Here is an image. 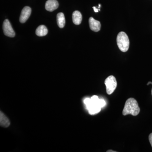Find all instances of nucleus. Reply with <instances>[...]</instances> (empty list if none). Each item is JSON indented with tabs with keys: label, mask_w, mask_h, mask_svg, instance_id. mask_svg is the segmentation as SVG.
<instances>
[{
	"label": "nucleus",
	"mask_w": 152,
	"mask_h": 152,
	"mask_svg": "<svg viewBox=\"0 0 152 152\" xmlns=\"http://www.w3.org/2000/svg\"><path fill=\"white\" fill-rule=\"evenodd\" d=\"M0 125L3 127L7 128L10 125V122L7 117L2 112L0 113Z\"/></svg>",
	"instance_id": "1a4fd4ad"
},
{
	"label": "nucleus",
	"mask_w": 152,
	"mask_h": 152,
	"mask_svg": "<svg viewBox=\"0 0 152 152\" xmlns=\"http://www.w3.org/2000/svg\"></svg>",
	"instance_id": "f3484780"
},
{
	"label": "nucleus",
	"mask_w": 152,
	"mask_h": 152,
	"mask_svg": "<svg viewBox=\"0 0 152 152\" xmlns=\"http://www.w3.org/2000/svg\"><path fill=\"white\" fill-rule=\"evenodd\" d=\"M59 4L57 0H48L45 4V9L50 12L56 10L58 7Z\"/></svg>",
	"instance_id": "0eeeda50"
},
{
	"label": "nucleus",
	"mask_w": 152,
	"mask_h": 152,
	"mask_svg": "<svg viewBox=\"0 0 152 152\" xmlns=\"http://www.w3.org/2000/svg\"><path fill=\"white\" fill-rule=\"evenodd\" d=\"M107 152H115L116 151H112V150H108V151H107Z\"/></svg>",
	"instance_id": "2eb2a0df"
},
{
	"label": "nucleus",
	"mask_w": 152,
	"mask_h": 152,
	"mask_svg": "<svg viewBox=\"0 0 152 152\" xmlns=\"http://www.w3.org/2000/svg\"><path fill=\"white\" fill-rule=\"evenodd\" d=\"M150 84H152V82H148V83L147 84V85H149Z\"/></svg>",
	"instance_id": "dca6fc26"
},
{
	"label": "nucleus",
	"mask_w": 152,
	"mask_h": 152,
	"mask_svg": "<svg viewBox=\"0 0 152 152\" xmlns=\"http://www.w3.org/2000/svg\"><path fill=\"white\" fill-rule=\"evenodd\" d=\"M117 43L120 50L123 52L127 51L129 48L130 42L128 36L124 32L119 33L117 37Z\"/></svg>",
	"instance_id": "f03ea898"
},
{
	"label": "nucleus",
	"mask_w": 152,
	"mask_h": 152,
	"mask_svg": "<svg viewBox=\"0 0 152 152\" xmlns=\"http://www.w3.org/2000/svg\"><path fill=\"white\" fill-rule=\"evenodd\" d=\"M93 9H94V12H98L100 10V9H98L96 8V7H93Z\"/></svg>",
	"instance_id": "4468645a"
},
{
	"label": "nucleus",
	"mask_w": 152,
	"mask_h": 152,
	"mask_svg": "<svg viewBox=\"0 0 152 152\" xmlns=\"http://www.w3.org/2000/svg\"><path fill=\"white\" fill-rule=\"evenodd\" d=\"M99 104L101 108L103 107L106 105L105 101L103 99H100Z\"/></svg>",
	"instance_id": "f8f14e48"
},
{
	"label": "nucleus",
	"mask_w": 152,
	"mask_h": 152,
	"mask_svg": "<svg viewBox=\"0 0 152 152\" xmlns=\"http://www.w3.org/2000/svg\"><path fill=\"white\" fill-rule=\"evenodd\" d=\"M3 31L6 36L10 37H14L15 35V31L12 28V26L8 20H5L3 25Z\"/></svg>",
	"instance_id": "20e7f679"
},
{
	"label": "nucleus",
	"mask_w": 152,
	"mask_h": 152,
	"mask_svg": "<svg viewBox=\"0 0 152 152\" xmlns=\"http://www.w3.org/2000/svg\"><path fill=\"white\" fill-rule=\"evenodd\" d=\"M72 20L74 23L76 25L80 24L82 21V14L78 11H75L72 15Z\"/></svg>",
	"instance_id": "6e6552de"
},
{
	"label": "nucleus",
	"mask_w": 152,
	"mask_h": 152,
	"mask_svg": "<svg viewBox=\"0 0 152 152\" xmlns=\"http://www.w3.org/2000/svg\"><path fill=\"white\" fill-rule=\"evenodd\" d=\"M57 23L60 28H63L65 25L66 21L64 15L63 13H58L57 16Z\"/></svg>",
	"instance_id": "9b49d317"
},
{
	"label": "nucleus",
	"mask_w": 152,
	"mask_h": 152,
	"mask_svg": "<svg viewBox=\"0 0 152 152\" xmlns=\"http://www.w3.org/2000/svg\"><path fill=\"white\" fill-rule=\"evenodd\" d=\"M149 140L150 143H151V145L152 147V133H151L149 136Z\"/></svg>",
	"instance_id": "ddd939ff"
},
{
	"label": "nucleus",
	"mask_w": 152,
	"mask_h": 152,
	"mask_svg": "<svg viewBox=\"0 0 152 152\" xmlns=\"http://www.w3.org/2000/svg\"><path fill=\"white\" fill-rule=\"evenodd\" d=\"M90 28L94 32H98L101 29V23L99 21L91 17L89 20Z\"/></svg>",
	"instance_id": "423d86ee"
},
{
	"label": "nucleus",
	"mask_w": 152,
	"mask_h": 152,
	"mask_svg": "<svg viewBox=\"0 0 152 152\" xmlns=\"http://www.w3.org/2000/svg\"><path fill=\"white\" fill-rule=\"evenodd\" d=\"M31 9L28 7H26L22 10L20 18V21L22 23H25L31 15Z\"/></svg>",
	"instance_id": "39448f33"
},
{
	"label": "nucleus",
	"mask_w": 152,
	"mask_h": 152,
	"mask_svg": "<svg viewBox=\"0 0 152 152\" xmlns=\"http://www.w3.org/2000/svg\"><path fill=\"white\" fill-rule=\"evenodd\" d=\"M140 112V108L138 104L135 99L132 98L128 99L125 103L123 115H132L133 116H137Z\"/></svg>",
	"instance_id": "f257e3e1"
},
{
	"label": "nucleus",
	"mask_w": 152,
	"mask_h": 152,
	"mask_svg": "<svg viewBox=\"0 0 152 152\" xmlns=\"http://www.w3.org/2000/svg\"><path fill=\"white\" fill-rule=\"evenodd\" d=\"M106 85L107 94L110 95L114 92L117 86V82L115 78L113 76H109L104 82Z\"/></svg>",
	"instance_id": "7ed1b4c3"
},
{
	"label": "nucleus",
	"mask_w": 152,
	"mask_h": 152,
	"mask_svg": "<svg viewBox=\"0 0 152 152\" xmlns=\"http://www.w3.org/2000/svg\"><path fill=\"white\" fill-rule=\"evenodd\" d=\"M48 33V30L45 26L41 25L39 26L36 31V34L39 37H44Z\"/></svg>",
	"instance_id": "9d476101"
}]
</instances>
